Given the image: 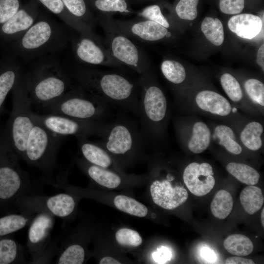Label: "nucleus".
Here are the masks:
<instances>
[{
  "label": "nucleus",
  "instance_id": "nucleus-50",
  "mask_svg": "<svg viewBox=\"0 0 264 264\" xmlns=\"http://www.w3.org/2000/svg\"><path fill=\"white\" fill-rule=\"evenodd\" d=\"M100 264H120L119 261L110 257H105L101 259Z\"/></svg>",
  "mask_w": 264,
  "mask_h": 264
},
{
  "label": "nucleus",
  "instance_id": "nucleus-1",
  "mask_svg": "<svg viewBox=\"0 0 264 264\" xmlns=\"http://www.w3.org/2000/svg\"><path fill=\"white\" fill-rule=\"evenodd\" d=\"M65 71L71 80L96 98L138 117V82L135 83L120 73L86 66H78Z\"/></svg>",
  "mask_w": 264,
  "mask_h": 264
},
{
  "label": "nucleus",
  "instance_id": "nucleus-26",
  "mask_svg": "<svg viewBox=\"0 0 264 264\" xmlns=\"http://www.w3.org/2000/svg\"><path fill=\"white\" fill-rule=\"evenodd\" d=\"M211 139V132L208 126L203 122H197L193 126L188 148L194 154L201 153L209 147Z\"/></svg>",
  "mask_w": 264,
  "mask_h": 264
},
{
  "label": "nucleus",
  "instance_id": "nucleus-9",
  "mask_svg": "<svg viewBox=\"0 0 264 264\" xmlns=\"http://www.w3.org/2000/svg\"><path fill=\"white\" fill-rule=\"evenodd\" d=\"M34 121L35 124L26 142L23 160L49 175L54 169L57 155L65 137L52 132Z\"/></svg>",
  "mask_w": 264,
  "mask_h": 264
},
{
  "label": "nucleus",
  "instance_id": "nucleus-31",
  "mask_svg": "<svg viewBox=\"0 0 264 264\" xmlns=\"http://www.w3.org/2000/svg\"><path fill=\"white\" fill-rule=\"evenodd\" d=\"M226 169L239 181L249 185L256 184L260 179L258 171L246 164L230 162L226 165Z\"/></svg>",
  "mask_w": 264,
  "mask_h": 264
},
{
  "label": "nucleus",
  "instance_id": "nucleus-19",
  "mask_svg": "<svg viewBox=\"0 0 264 264\" xmlns=\"http://www.w3.org/2000/svg\"><path fill=\"white\" fill-rule=\"evenodd\" d=\"M23 72L21 64L12 54L0 62V115L8 94Z\"/></svg>",
  "mask_w": 264,
  "mask_h": 264
},
{
  "label": "nucleus",
  "instance_id": "nucleus-2",
  "mask_svg": "<svg viewBox=\"0 0 264 264\" xmlns=\"http://www.w3.org/2000/svg\"><path fill=\"white\" fill-rule=\"evenodd\" d=\"M68 39L63 27L40 13L35 22L26 32L8 44L12 55L29 60L63 49Z\"/></svg>",
  "mask_w": 264,
  "mask_h": 264
},
{
  "label": "nucleus",
  "instance_id": "nucleus-48",
  "mask_svg": "<svg viewBox=\"0 0 264 264\" xmlns=\"http://www.w3.org/2000/svg\"><path fill=\"white\" fill-rule=\"evenodd\" d=\"M257 64L264 70V44H262L259 48L257 52Z\"/></svg>",
  "mask_w": 264,
  "mask_h": 264
},
{
  "label": "nucleus",
  "instance_id": "nucleus-52",
  "mask_svg": "<svg viewBox=\"0 0 264 264\" xmlns=\"http://www.w3.org/2000/svg\"><path fill=\"white\" fill-rule=\"evenodd\" d=\"M264 209L263 208L262 211L261 213V221H262V224L263 227L264 226Z\"/></svg>",
  "mask_w": 264,
  "mask_h": 264
},
{
  "label": "nucleus",
  "instance_id": "nucleus-18",
  "mask_svg": "<svg viewBox=\"0 0 264 264\" xmlns=\"http://www.w3.org/2000/svg\"><path fill=\"white\" fill-rule=\"evenodd\" d=\"M170 174L168 179L156 180L150 187L151 194L154 203L168 210L174 209L184 203L188 198L186 189L179 186H173Z\"/></svg>",
  "mask_w": 264,
  "mask_h": 264
},
{
  "label": "nucleus",
  "instance_id": "nucleus-45",
  "mask_svg": "<svg viewBox=\"0 0 264 264\" xmlns=\"http://www.w3.org/2000/svg\"><path fill=\"white\" fill-rule=\"evenodd\" d=\"M220 11L226 14H239L244 7V0H220Z\"/></svg>",
  "mask_w": 264,
  "mask_h": 264
},
{
  "label": "nucleus",
  "instance_id": "nucleus-34",
  "mask_svg": "<svg viewBox=\"0 0 264 264\" xmlns=\"http://www.w3.org/2000/svg\"><path fill=\"white\" fill-rule=\"evenodd\" d=\"M233 206L231 195L227 191L220 190L216 193L212 201L211 210L216 218L223 220L230 214Z\"/></svg>",
  "mask_w": 264,
  "mask_h": 264
},
{
  "label": "nucleus",
  "instance_id": "nucleus-33",
  "mask_svg": "<svg viewBox=\"0 0 264 264\" xmlns=\"http://www.w3.org/2000/svg\"><path fill=\"white\" fill-rule=\"evenodd\" d=\"M89 7L99 12L100 14L109 15L131 12L126 0H86Z\"/></svg>",
  "mask_w": 264,
  "mask_h": 264
},
{
  "label": "nucleus",
  "instance_id": "nucleus-13",
  "mask_svg": "<svg viewBox=\"0 0 264 264\" xmlns=\"http://www.w3.org/2000/svg\"><path fill=\"white\" fill-rule=\"evenodd\" d=\"M79 34L71 43L74 54L79 61L92 65L124 67L111 56L104 41L93 31Z\"/></svg>",
  "mask_w": 264,
  "mask_h": 264
},
{
  "label": "nucleus",
  "instance_id": "nucleus-35",
  "mask_svg": "<svg viewBox=\"0 0 264 264\" xmlns=\"http://www.w3.org/2000/svg\"><path fill=\"white\" fill-rule=\"evenodd\" d=\"M214 134L219 144L229 153L237 155L242 153V148L236 141L234 132L230 127L224 125H218L215 128Z\"/></svg>",
  "mask_w": 264,
  "mask_h": 264
},
{
  "label": "nucleus",
  "instance_id": "nucleus-3",
  "mask_svg": "<svg viewBox=\"0 0 264 264\" xmlns=\"http://www.w3.org/2000/svg\"><path fill=\"white\" fill-rule=\"evenodd\" d=\"M23 78L31 105L44 107L69 90L72 80L56 60L45 58L23 71Z\"/></svg>",
  "mask_w": 264,
  "mask_h": 264
},
{
  "label": "nucleus",
  "instance_id": "nucleus-51",
  "mask_svg": "<svg viewBox=\"0 0 264 264\" xmlns=\"http://www.w3.org/2000/svg\"><path fill=\"white\" fill-rule=\"evenodd\" d=\"M168 251L167 250H161L160 251H159L158 253H157V255L155 257L154 256V258L157 257V258H160V260L162 261L164 259L168 260Z\"/></svg>",
  "mask_w": 264,
  "mask_h": 264
},
{
  "label": "nucleus",
  "instance_id": "nucleus-16",
  "mask_svg": "<svg viewBox=\"0 0 264 264\" xmlns=\"http://www.w3.org/2000/svg\"><path fill=\"white\" fill-rule=\"evenodd\" d=\"M114 21L126 35L142 42H155L172 36V33L167 28L149 20L139 18L135 20Z\"/></svg>",
  "mask_w": 264,
  "mask_h": 264
},
{
  "label": "nucleus",
  "instance_id": "nucleus-49",
  "mask_svg": "<svg viewBox=\"0 0 264 264\" xmlns=\"http://www.w3.org/2000/svg\"><path fill=\"white\" fill-rule=\"evenodd\" d=\"M201 255L205 260L209 262L215 261L216 256L214 252L209 248L203 249L201 251Z\"/></svg>",
  "mask_w": 264,
  "mask_h": 264
},
{
  "label": "nucleus",
  "instance_id": "nucleus-36",
  "mask_svg": "<svg viewBox=\"0 0 264 264\" xmlns=\"http://www.w3.org/2000/svg\"><path fill=\"white\" fill-rule=\"evenodd\" d=\"M201 29L206 38L215 45H221L224 41V31L222 22L218 19L206 17L203 20Z\"/></svg>",
  "mask_w": 264,
  "mask_h": 264
},
{
  "label": "nucleus",
  "instance_id": "nucleus-30",
  "mask_svg": "<svg viewBox=\"0 0 264 264\" xmlns=\"http://www.w3.org/2000/svg\"><path fill=\"white\" fill-rule=\"evenodd\" d=\"M225 249L229 253L238 256L250 254L253 250V244L249 238L242 234L229 236L223 242Z\"/></svg>",
  "mask_w": 264,
  "mask_h": 264
},
{
  "label": "nucleus",
  "instance_id": "nucleus-41",
  "mask_svg": "<svg viewBox=\"0 0 264 264\" xmlns=\"http://www.w3.org/2000/svg\"><path fill=\"white\" fill-rule=\"evenodd\" d=\"M199 0H179L175 7L177 16L181 19L192 21L198 15Z\"/></svg>",
  "mask_w": 264,
  "mask_h": 264
},
{
  "label": "nucleus",
  "instance_id": "nucleus-29",
  "mask_svg": "<svg viewBox=\"0 0 264 264\" xmlns=\"http://www.w3.org/2000/svg\"><path fill=\"white\" fill-rule=\"evenodd\" d=\"M263 131V127L260 123L257 121L248 123L241 133L242 143L250 150H259L263 145L261 136Z\"/></svg>",
  "mask_w": 264,
  "mask_h": 264
},
{
  "label": "nucleus",
  "instance_id": "nucleus-5",
  "mask_svg": "<svg viewBox=\"0 0 264 264\" xmlns=\"http://www.w3.org/2000/svg\"><path fill=\"white\" fill-rule=\"evenodd\" d=\"M34 186L20 167L5 129L0 131V204L13 202L20 197L34 194Z\"/></svg>",
  "mask_w": 264,
  "mask_h": 264
},
{
  "label": "nucleus",
  "instance_id": "nucleus-4",
  "mask_svg": "<svg viewBox=\"0 0 264 264\" xmlns=\"http://www.w3.org/2000/svg\"><path fill=\"white\" fill-rule=\"evenodd\" d=\"M138 117L145 143L159 137L163 132L168 115V103L162 89L154 84L147 71L140 75Z\"/></svg>",
  "mask_w": 264,
  "mask_h": 264
},
{
  "label": "nucleus",
  "instance_id": "nucleus-43",
  "mask_svg": "<svg viewBox=\"0 0 264 264\" xmlns=\"http://www.w3.org/2000/svg\"><path fill=\"white\" fill-rule=\"evenodd\" d=\"M117 242L121 245L136 247L140 245L142 240L139 234L132 229L123 228L115 234Z\"/></svg>",
  "mask_w": 264,
  "mask_h": 264
},
{
  "label": "nucleus",
  "instance_id": "nucleus-47",
  "mask_svg": "<svg viewBox=\"0 0 264 264\" xmlns=\"http://www.w3.org/2000/svg\"><path fill=\"white\" fill-rule=\"evenodd\" d=\"M227 264H253L254 262L251 259H248L238 256L231 257L225 261Z\"/></svg>",
  "mask_w": 264,
  "mask_h": 264
},
{
  "label": "nucleus",
  "instance_id": "nucleus-24",
  "mask_svg": "<svg viewBox=\"0 0 264 264\" xmlns=\"http://www.w3.org/2000/svg\"><path fill=\"white\" fill-rule=\"evenodd\" d=\"M88 162L81 160L80 165L88 175L98 184L107 188H115L121 183V177L116 173Z\"/></svg>",
  "mask_w": 264,
  "mask_h": 264
},
{
  "label": "nucleus",
  "instance_id": "nucleus-21",
  "mask_svg": "<svg viewBox=\"0 0 264 264\" xmlns=\"http://www.w3.org/2000/svg\"><path fill=\"white\" fill-rule=\"evenodd\" d=\"M197 106L201 110L220 116L228 115L231 111L229 102L220 94L208 90L199 92L196 96Z\"/></svg>",
  "mask_w": 264,
  "mask_h": 264
},
{
  "label": "nucleus",
  "instance_id": "nucleus-39",
  "mask_svg": "<svg viewBox=\"0 0 264 264\" xmlns=\"http://www.w3.org/2000/svg\"><path fill=\"white\" fill-rule=\"evenodd\" d=\"M221 85L228 97L232 101L239 102L243 94L241 86L237 80L232 75L226 73L220 78Z\"/></svg>",
  "mask_w": 264,
  "mask_h": 264
},
{
  "label": "nucleus",
  "instance_id": "nucleus-12",
  "mask_svg": "<svg viewBox=\"0 0 264 264\" xmlns=\"http://www.w3.org/2000/svg\"><path fill=\"white\" fill-rule=\"evenodd\" d=\"M76 204L73 197L67 193L53 196L34 193L21 197L14 202L21 213L36 214L44 212L61 219H66L71 215Z\"/></svg>",
  "mask_w": 264,
  "mask_h": 264
},
{
  "label": "nucleus",
  "instance_id": "nucleus-22",
  "mask_svg": "<svg viewBox=\"0 0 264 264\" xmlns=\"http://www.w3.org/2000/svg\"><path fill=\"white\" fill-rule=\"evenodd\" d=\"M61 19L65 24L78 33H89L93 28L83 21L71 15L66 8L62 0H35Z\"/></svg>",
  "mask_w": 264,
  "mask_h": 264
},
{
  "label": "nucleus",
  "instance_id": "nucleus-28",
  "mask_svg": "<svg viewBox=\"0 0 264 264\" xmlns=\"http://www.w3.org/2000/svg\"><path fill=\"white\" fill-rule=\"evenodd\" d=\"M240 199L243 209L250 215L258 211L264 201L261 189L253 185L244 188L240 194Z\"/></svg>",
  "mask_w": 264,
  "mask_h": 264
},
{
  "label": "nucleus",
  "instance_id": "nucleus-15",
  "mask_svg": "<svg viewBox=\"0 0 264 264\" xmlns=\"http://www.w3.org/2000/svg\"><path fill=\"white\" fill-rule=\"evenodd\" d=\"M54 217L44 212L36 214L29 224L26 247L31 256L29 264L37 259L49 244Z\"/></svg>",
  "mask_w": 264,
  "mask_h": 264
},
{
  "label": "nucleus",
  "instance_id": "nucleus-20",
  "mask_svg": "<svg viewBox=\"0 0 264 264\" xmlns=\"http://www.w3.org/2000/svg\"><path fill=\"white\" fill-rule=\"evenodd\" d=\"M263 23L259 16L244 13L231 17L227 25L230 30L238 36L251 39L260 33L263 26Z\"/></svg>",
  "mask_w": 264,
  "mask_h": 264
},
{
  "label": "nucleus",
  "instance_id": "nucleus-44",
  "mask_svg": "<svg viewBox=\"0 0 264 264\" xmlns=\"http://www.w3.org/2000/svg\"><path fill=\"white\" fill-rule=\"evenodd\" d=\"M23 0H0V26L22 6Z\"/></svg>",
  "mask_w": 264,
  "mask_h": 264
},
{
  "label": "nucleus",
  "instance_id": "nucleus-42",
  "mask_svg": "<svg viewBox=\"0 0 264 264\" xmlns=\"http://www.w3.org/2000/svg\"><path fill=\"white\" fill-rule=\"evenodd\" d=\"M139 18L152 21L168 29L170 24L159 5L153 4L143 8L138 13Z\"/></svg>",
  "mask_w": 264,
  "mask_h": 264
},
{
  "label": "nucleus",
  "instance_id": "nucleus-17",
  "mask_svg": "<svg viewBox=\"0 0 264 264\" xmlns=\"http://www.w3.org/2000/svg\"><path fill=\"white\" fill-rule=\"evenodd\" d=\"M212 167L208 163L192 162L185 168L183 179L191 193L196 196L208 194L215 184Z\"/></svg>",
  "mask_w": 264,
  "mask_h": 264
},
{
  "label": "nucleus",
  "instance_id": "nucleus-38",
  "mask_svg": "<svg viewBox=\"0 0 264 264\" xmlns=\"http://www.w3.org/2000/svg\"><path fill=\"white\" fill-rule=\"evenodd\" d=\"M161 70L165 78L173 84H180L186 78L184 66L176 61L164 60L161 63Z\"/></svg>",
  "mask_w": 264,
  "mask_h": 264
},
{
  "label": "nucleus",
  "instance_id": "nucleus-8",
  "mask_svg": "<svg viewBox=\"0 0 264 264\" xmlns=\"http://www.w3.org/2000/svg\"><path fill=\"white\" fill-rule=\"evenodd\" d=\"M97 21L104 31L107 49L118 62L140 75L148 71L143 52L118 27L111 16L100 14Z\"/></svg>",
  "mask_w": 264,
  "mask_h": 264
},
{
  "label": "nucleus",
  "instance_id": "nucleus-14",
  "mask_svg": "<svg viewBox=\"0 0 264 264\" xmlns=\"http://www.w3.org/2000/svg\"><path fill=\"white\" fill-rule=\"evenodd\" d=\"M40 13L39 4L35 0L24 2L0 26V40L9 44L17 39L35 22Z\"/></svg>",
  "mask_w": 264,
  "mask_h": 264
},
{
  "label": "nucleus",
  "instance_id": "nucleus-10",
  "mask_svg": "<svg viewBox=\"0 0 264 264\" xmlns=\"http://www.w3.org/2000/svg\"><path fill=\"white\" fill-rule=\"evenodd\" d=\"M102 138V141L97 143L110 154L118 156L134 153L144 143L136 125L123 118L110 123Z\"/></svg>",
  "mask_w": 264,
  "mask_h": 264
},
{
  "label": "nucleus",
  "instance_id": "nucleus-6",
  "mask_svg": "<svg viewBox=\"0 0 264 264\" xmlns=\"http://www.w3.org/2000/svg\"><path fill=\"white\" fill-rule=\"evenodd\" d=\"M23 73L11 90L12 111L4 128L12 148L22 160L29 134L35 124Z\"/></svg>",
  "mask_w": 264,
  "mask_h": 264
},
{
  "label": "nucleus",
  "instance_id": "nucleus-40",
  "mask_svg": "<svg viewBox=\"0 0 264 264\" xmlns=\"http://www.w3.org/2000/svg\"><path fill=\"white\" fill-rule=\"evenodd\" d=\"M244 88L250 99L261 106H264V85L256 79H249L244 83Z\"/></svg>",
  "mask_w": 264,
  "mask_h": 264
},
{
  "label": "nucleus",
  "instance_id": "nucleus-37",
  "mask_svg": "<svg viewBox=\"0 0 264 264\" xmlns=\"http://www.w3.org/2000/svg\"><path fill=\"white\" fill-rule=\"evenodd\" d=\"M114 204L120 210L132 215L143 217L148 214V209L145 205L124 195L116 196L114 199Z\"/></svg>",
  "mask_w": 264,
  "mask_h": 264
},
{
  "label": "nucleus",
  "instance_id": "nucleus-32",
  "mask_svg": "<svg viewBox=\"0 0 264 264\" xmlns=\"http://www.w3.org/2000/svg\"><path fill=\"white\" fill-rule=\"evenodd\" d=\"M68 12L92 28L97 22L86 0H62Z\"/></svg>",
  "mask_w": 264,
  "mask_h": 264
},
{
  "label": "nucleus",
  "instance_id": "nucleus-25",
  "mask_svg": "<svg viewBox=\"0 0 264 264\" xmlns=\"http://www.w3.org/2000/svg\"><path fill=\"white\" fill-rule=\"evenodd\" d=\"M26 263L23 245L11 238L0 239V264Z\"/></svg>",
  "mask_w": 264,
  "mask_h": 264
},
{
  "label": "nucleus",
  "instance_id": "nucleus-23",
  "mask_svg": "<svg viewBox=\"0 0 264 264\" xmlns=\"http://www.w3.org/2000/svg\"><path fill=\"white\" fill-rule=\"evenodd\" d=\"M77 139L81 152L87 161L105 169L113 165L110 154L97 143L91 142L87 138Z\"/></svg>",
  "mask_w": 264,
  "mask_h": 264
},
{
  "label": "nucleus",
  "instance_id": "nucleus-27",
  "mask_svg": "<svg viewBox=\"0 0 264 264\" xmlns=\"http://www.w3.org/2000/svg\"><path fill=\"white\" fill-rule=\"evenodd\" d=\"M36 214H10L0 218V237L11 234L29 225Z\"/></svg>",
  "mask_w": 264,
  "mask_h": 264
},
{
  "label": "nucleus",
  "instance_id": "nucleus-11",
  "mask_svg": "<svg viewBox=\"0 0 264 264\" xmlns=\"http://www.w3.org/2000/svg\"><path fill=\"white\" fill-rule=\"evenodd\" d=\"M33 118L58 135L64 137L73 135L77 139L90 136L102 137L109 124L101 121L79 119L51 113L40 115L33 113Z\"/></svg>",
  "mask_w": 264,
  "mask_h": 264
},
{
  "label": "nucleus",
  "instance_id": "nucleus-46",
  "mask_svg": "<svg viewBox=\"0 0 264 264\" xmlns=\"http://www.w3.org/2000/svg\"><path fill=\"white\" fill-rule=\"evenodd\" d=\"M57 239L50 241L43 253L31 264H50L55 255L57 254L58 247Z\"/></svg>",
  "mask_w": 264,
  "mask_h": 264
},
{
  "label": "nucleus",
  "instance_id": "nucleus-7",
  "mask_svg": "<svg viewBox=\"0 0 264 264\" xmlns=\"http://www.w3.org/2000/svg\"><path fill=\"white\" fill-rule=\"evenodd\" d=\"M42 108L51 114L101 121L107 114L108 105L77 84L61 97Z\"/></svg>",
  "mask_w": 264,
  "mask_h": 264
}]
</instances>
